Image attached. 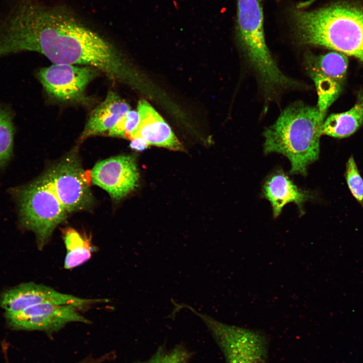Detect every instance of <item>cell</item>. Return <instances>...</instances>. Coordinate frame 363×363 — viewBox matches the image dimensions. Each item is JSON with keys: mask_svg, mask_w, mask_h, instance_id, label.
<instances>
[{"mask_svg": "<svg viewBox=\"0 0 363 363\" xmlns=\"http://www.w3.org/2000/svg\"><path fill=\"white\" fill-rule=\"evenodd\" d=\"M23 51L39 52L54 64L93 67L116 82L133 81L113 46L65 6L25 1L0 24V57Z\"/></svg>", "mask_w": 363, "mask_h": 363, "instance_id": "cell-1", "label": "cell"}, {"mask_svg": "<svg viewBox=\"0 0 363 363\" xmlns=\"http://www.w3.org/2000/svg\"><path fill=\"white\" fill-rule=\"evenodd\" d=\"M295 37L302 44L326 47L363 63V6L338 2L311 11L290 13Z\"/></svg>", "mask_w": 363, "mask_h": 363, "instance_id": "cell-2", "label": "cell"}, {"mask_svg": "<svg viewBox=\"0 0 363 363\" xmlns=\"http://www.w3.org/2000/svg\"><path fill=\"white\" fill-rule=\"evenodd\" d=\"M324 121L317 107L296 102L288 106L264 132L265 153H278L290 162V172L306 175L318 159Z\"/></svg>", "mask_w": 363, "mask_h": 363, "instance_id": "cell-3", "label": "cell"}, {"mask_svg": "<svg viewBox=\"0 0 363 363\" xmlns=\"http://www.w3.org/2000/svg\"><path fill=\"white\" fill-rule=\"evenodd\" d=\"M259 0H237L236 30L246 57L267 92L295 85L273 59L266 42Z\"/></svg>", "mask_w": 363, "mask_h": 363, "instance_id": "cell-4", "label": "cell"}, {"mask_svg": "<svg viewBox=\"0 0 363 363\" xmlns=\"http://www.w3.org/2000/svg\"><path fill=\"white\" fill-rule=\"evenodd\" d=\"M11 194L16 203L21 225L34 233L41 249L66 219L68 212L44 173L29 184L12 188Z\"/></svg>", "mask_w": 363, "mask_h": 363, "instance_id": "cell-5", "label": "cell"}, {"mask_svg": "<svg viewBox=\"0 0 363 363\" xmlns=\"http://www.w3.org/2000/svg\"><path fill=\"white\" fill-rule=\"evenodd\" d=\"M177 306L179 310L188 309L201 319L223 353L225 363H267V340L261 332L225 324L184 304Z\"/></svg>", "mask_w": 363, "mask_h": 363, "instance_id": "cell-6", "label": "cell"}, {"mask_svg": "<svg viewBox=\"0 0 363 363\" xmlns=\"http://www.w3.org/2000/svg\"><path fill=\"white\" fill-rule=\"evenodd\" d=\"M44 173L68 213L92 205L90 173L84 170L76 153H70Z\"/></svg>", "mask_w": 363, "mask_h": 363, "instance_id": "cell-7", "label": "cell"}, {"mask_svg": "<svg viewBox=\"0 0 363 363\" xmlns=\"http://www.w3.org/2000/svg\"><path fill=\"white\" fill-rule=\"evenodd\" d=\"M77 307L44 302L16 313H5L9 326L13 329L57 331L69 323H90Z\"/></svg>", "mask_w": 363, "mask_h": 363, "instance_id": "cell-8", "label": "cell"}, {"mask_svg": "<svg viewBox=\"0 0 363 363\" xmlns=\"http://www.w3.org/2000/svg\"><path fill=\"white\" fill-rule=\"evenodd\" d=\"M91 182L120 200L138 186L139 172L134 157L120 155L97 163L90 171Z\"/></svg>", "mask_w": 363, "mask_h": 363, "instance_id": "cell-9", "label": "cell"}, {"mask_svg": "<svg viewBox=\"0 0 363 363\" xmlns=\"http://www.w3.org/2000/svg\"><path fill=\"white\" fill-rule=\"evenodd\" d=\"M97 69L89 66L54 64L42 68L37 77L45 92L57 99L69 101L80 98Z\"/></svg>", "mask_w": 363, "mask_h": 363, "instance_id": "cell-10", "label": "cell"}, {"mask_svg": "<svg viewBox=\"0 0 363 363\" xmlns=\"http://www.w3.org/2000/svg\"><path fill=\"white\" fill-rule=\"evenodd\" d=\"M105 300L80 298L59 292L50 287L30 282L4 292L0 296V306L7 313H16L44 302L72 305L81 309Z\"/></svg>", "mask_w": 363, "mask_h": 363, "instance_id": "cell-11", "label": "cell"}, {"mask_svg": "<svg viewBox=\"0 0 363 363\" xmlns=\"http://www.w3.org/2000/svg\"><path fill=\"white\" fill-rule=\"evenodd\" d=\"M137 109L139 124L132 139L140 137L149 145L175 151L184 149L170 126L147 101L140 100Z\"/></svg>", "mask_w": 363, "mask_h": 363, "instance_id": "cell-12", "label": "cell"}, {"mask_svg": "<svg viewBox=\"0 0 363 363\" xmlns=\"http://www.w3.org/2000/svg\"><path fill=\"white\" fill-rule=\"evenodd\" d=\"M130 110L127 102L116 93L109 91L104 101L90 114L80 140L108 132Z\"/></svg>", "mask_w": 363, "mask_h": 363, "instance_id": "cell-13", "label": "cell"}, {"mask_svg": "<svg viewBox=\"0 0 363 363\" xmlns=\"http://www.w3.org/2000/svg\"><path fill=\"white\" fill-rule=\"evenodd\" d=\"M263 193L271 204L275 218L280 215L286 204L293 202L301 210L304 203L311 198L309 193L298 189L283 173L275 174L269 178L264 185Z\"/></svg>", "mask_w": 363, "mask_h": 363, "instance_id": "cell-14", "label": "cell"}, {"mask_svg": "<svg viewBox=\"0 0 363 363\" xmlns=\"http://www.w3.org/2000/svg\"><path fill=\"white\" fill-rule=\"evenodd\" d=\"M363 123V94H359L354 106L349 110L330 114L324 121L322 134L334 138L347 137Z\"/></svg>", "mask_w": 363, "mask_h": 363, "instance_id": "cell-15", "label": "cell"}, {"mask_svg": "<svg viewBox=\"0 0 363 363\" xmlns=\"http://www.w3.org/2000/svg\"><path fill=\"white\" fill-rule=\"evenodd\" d=\"M62 233L67 250L65 268L70 269L79 266L91 258L94 248L88 238L72 227L64 228Z\"/></svg>", "mask_w": 363, "mask_h": 363, "instance_id": "cell-16", "label": "cell"}, {"mask_svg": "<svg viewBox=\"0 0 363 363\" xmlns=\"http://www.w3.org/2000/svg\"><path fill=\"white\" fill-rule=\"evenodd\" d=\"M310 71H315L344 81L348 61L346 55L338 52H330L318 56H310L308 59Z\"/></svg>", "mask_w": 363, "mask_h": 363, "instance_id": "cell-17", "label": "cell"}, {"mask_svg": "<svg viewBox=\"0 0 363 363\" xmlns=\"http://www.w3.org/2000/svg\"><path fill=\"white\" fill-rule=\"evenodd\" d=\"M310 73L318 94L317 107L324 119L327 110L340 93L343 82L317 71H310Z\"/></svg>", "mask_w": 363, "mask_h": 363, "instance_id": "cell-18", "label": "cell"}, {"mask_svg": "<svg viewBox=\"0 0 363 363\" xmlns=\"http://www.w3.org/2000/svg\"><path fill=\"white\" fill-rule=\"evenodd\" d=\"M14 114L7 106H0V168L4 169L10 161L13 151L15 127Z\"/></svg>", "mask_w": 363, "mask_h": 363, "instance_id": "cell-19", "label": "cell"}, {"mask_svg": "<svg viewBox=\"0 0 363 363\" xmlns=\"http://www.w3.org/2000/svg\"><path fill=\"white\" fill-rule=\"evenodd\" d=\"M192 353L182 344L170 348L159 347L147 360L140 363H188Z\"/></svg>", "mask_w": 363, "mask_h": 363, "instance_id": "cell-20", "label": "cell"}, {"mask_svg": "<svg viewBox=\"0 0 363 363\" xmlns=\"http://www.w3.org/2000/svg\"><path fill=\"white\" fill-rule=\"evenodd\" d=\"M139 115L135 110H129L109 132L108 136L132 140L139 124Z\"/></svg>", "mask_w": 363, "mask_h": 363, "instance_id": "cell-21", "label": "cell"}, {"mask_svg": "<svg viewBox=\"0 0 363 363\" xmlns=\"http://www.w3.org/2000/svg\"><path fill=\"white\" fill-rule=\"evenodd\" d=\"M345 177L347 186L352 195L358 202L362 203L363 179L352 156L347 160Z\"/></svg>", "mask_w": 363, "mask_h": 363, "instance_id": "cell-22", "label": "cell"}, {"mask_svg": "<svg viewBox=\"0 0 363 363\" xmlns=\"http://www.w3.org/2000/svg\"><path fill=\"white\" fill-rule=\"evenodd\" d=\"M149 145L143 138L136 137L131 140L130 147L133 149L138 151H142L146 149Z\"/></svg>", "mask_w": 363, "mask_h": 363, "instance_id": "cell-23", "label": "cell"}, {"mask_svg": "<svg viewBox=\"0 0 363 363\" xmlns=\"http://www.w3.org/2000/svg\"><path fill=\"white\" fill-rule=\"evenodd\" d=\"M110 355H105L97 358H88L77 363H102L109 358Z\"/></svg>", "mask_w": 363, "mask_h": 363, "instance_id": "cell-24", "label": "cell"}, {"mask_svg": "<svg viewBox=\"0 0 363 363\" xmlns=\"http://www.w3.org/2000/svg\"><path fill=\"white\" fill-rule=\"evenodd\" d=\"M316 1L317 0H308L306 1L300 2L296 5V8L298 9H302L305 8L309 7Z\"/></svg>", "mask_w": 363, "mask_h": 363, "instance_id": "cell-25", "label": "cell"}, {"mask_svg": "<svg viewBox=\"0 0 363 363\" xmlns=\"http://www.w3.org/2000/svg\"><path fill=\"white\" fill-rule=\"evenodd\" d=\"M175 302H173V304L174 305V304H175ZM174 307H175V306H174ZM174 311H177V310L175 309H175H174Z\"/></svg>", "mask_w": 363, "mask_h": 363, "instance_id": "cell-26", "label": "cell"}, {"mask_svg": "<svg viewBox=\"0 0 363 363\" xmlns=\"http://www.w3.org/2000/svg\"><path fill=\"white\" fill-rule=\"evenodd\" d=\"M31 1V0H25V1Z\"/></svg>", "mask_w": 363, "mask_h": 363, "instance_id": "cell-27", "label": "cell"}, {"mask_svg": "<svg viewBox=\"0 0 363 363\" xmlns=\"http://www.w3.org/2000/svg\"><path fill=\"white\" fill-rule=\"evenodd\" d=\"M259 1H260V0H259Z\"/></svg>", "mask_w": 363, "mask_h": 363, "instance_id": "cell-28", "label": "cell"}]
</instances>
